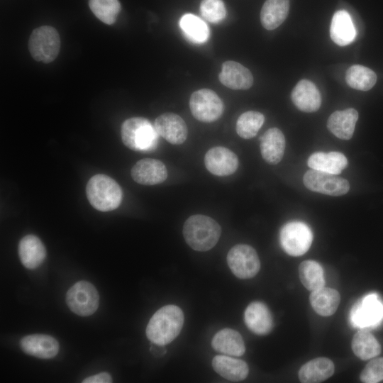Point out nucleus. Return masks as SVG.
<instances>
[{"label":"nucleus","mask_w":383,"mask_h":383,"mask_svg":"<svg viewBox=\"0 0 383 383\" xmlns=\"http://www.w3.org/2000/svg\"><path fill=\"white\" fill-rule=\"evenodd\" d=\"M184 319L183 311L179 306H162L150 319L146 327V335L157 345L169 344L179 334Z\"/></svg>","instance_id":"1"},{"label":"nucleus","mask_w":383,"mask_h":383,"mask_svg":"<svg viewBox=\"0 0 383 383\" xmlns=\"http://www.w3.org/2000/svg\"><path fill=\"white\" fill-rule=\"evenodd\" d=\"M221 234L220 225L212 218L202 214L191 216L183 226L185 241L196 251L204 252L213 248Z\"/></svg>","instance_id":"2"},{"label":"nucleus","mask_w":383,"mask_h":383,"mask_svg":"<svg viewBox=\"0 0 383 383\" xmlns=\"http://www.w3.org/2000/svg\"><path fill=\"white\" fill-rule=\"evenodd\" d=\"M86 193L91 205L100 211H110L117 209L123 196L119 184L113 179L103 174H96L89 179Z\"/></svg>","instance_id":"3"},{"label":"nucleus","mask_w":383,"mask_h":383,"mask_svg":"<svg viewBox=\"0 0 383 383\" xmlns=\"http://www.w3.org/2000/svg\"><path fill=\"white\" fill-rule=\"evenodd\" d=\"M121 135L127 148L141 152L153 150L157 146L159 135L155 126L143 117H132L124 121Z\"/></svg>","instance_id":"4"},{"label":"nucleus","mask_w":383,"mask_h":383,"mask_svg":"<svg viewBox=\"0 0 383 383\" xmlns=\"http://www.w3.org/2000/svg\"><path fill=\"white\" fill-rule=\"evenodd\" d=\"M60 49V38L57 30L50 26H42L33 30L28 40L32 57L44 63L52 62Z\"/></svg>","instance_id":"5"},{"label":"nucleus","mask_w":383,"mask_h":383,"mask_svg":"<svg viewBox=\"0 0 383 383\" xmlns=\"http://www.w3.org/2000/svg\"><path fill=\"white\" fill-rule=\"evenodd\" d=\"M66 303L74 313L81 316H88L97 310L99 295L92 284L87 281H79L67 291Z\"/></svg>","instance_id":"6"},{"label":"nucleus","mask_w":383,"mask_h":383,"mask_svg":"<svg viewBox=\"0 0 383 383\" xmlns=\"http://www.w3.org/2000/svg\"><path fill=\"white\" fill-rule=\"evenodd\" d=\"M189 108L196 119L204 123H211L221 117L224 106L215 91L209 89H201L191 95Z\"/></svg>","instance_id":"7"},{"label":"nucleus","mask_w":383,"mask_h":383,"mask_svg":"<svg viewBox=\"0 0 383 383\" xmlns=\"http://www.w3.org/2000/svg\"><path fill=\"white\" fill-rule=\"evenodd\" d=\"M283 250L291 256H301L311 245L313 235L310 228L303 222L292 221L285 224L280 231Z\"/></svg>","instance_id":"8"},{"label":"nucleus","mask_w":383,"mask_h":383,"mask_svg":"<svg viewBox=\"0 0 383 383\" xmlns=\"http://www.w3.org/2000/svg\"><path fill=\"white\" fill-rule=\"evenodd\" d=\"M226 259L232 272L240 279L252 278L260 269L258 255L255 250L248 245H235L228 251Z\"/></svg>","instance_id":"9"},{"label":"nucleus","mask_w":383,"mask_h":383,"mask_svg":"<svg viewBox=\"0 0 383 383\" xmlns=\"http://www.w3.org/2000/svg\"><path fill=\"white\" fill-rule=\"evenodd\" d=\"M350 318L356 328L374 327L383 320V302L376 294H367L354 305Z\"/></svg>","instance_id":"10"},{"label":"nucleus","mask_w":383,"mask_h":383,"mask_svg":"<svg viewBox=\"0 0 383 383\" xmlns=\"http://www.w3.org/2000/svg\"><path fill=\"white\" fill-rule=\"evenodd\" d=\"M303 181L309 190L330 196H341L350 189V184L345 179L313 169L305 173Z\"/></svg>","instance_id":"11"},{"label":"nucleus","mask_w":383,"mask_h":383,"mask_svg":"<svg viewBox=\"0 0 383 383\" xmlns=\"http://www.w3.org/2000/svg\"><path fill=\"white\" fill-rule=\"evenodd\" d=\"M204 164L211 174L224 177L231 175L237 170L238 159L232 150L217 146L211 148L206 152Z\"/></svg>","instance_id":"12"},{"label":"nucleus","mask_w":383,"mask_h":383,"mask_svg":"<svg viewBox=\"0 0 383 383\" xmlns=\"http://www.w3.org/2000/svg\"><path fill=\"white\" fill-rule=\"evenodd\" d=\"M154 126L158 135L171 144H182L187 138V124L176 113H165L160 115L155 120Z\"/></svg>","instance_id":"13"},{"label":"nucleus","mask_w":383,"mask_h":383,"mask_svg":"<svg viewBox=\"0 0 383 383\" xmlns=\"http://www.w3.org/2000/svg\"><path fill=\"white\" fill-rule=\"evenodd\" d=\"M133 179L143 185H155L165 181L167 170L160 160L144 158L138 161L131 171Z\"/></svg>","instance_id":"14"},{"label":"nucleus","mask_w":383,"mask_h":383,"mask_svg":"<svg viewBox=\"0 0 383 383\" xmlns=\"http://www.w3.org/2000/svg\"><path fill=\"white\" fill-rule=\"evenodd\" d=\"M222 84L235 90H245L253 84V77L250 71L241 64L228 60L222 64L218 76Z\"/></svg>","instance_id":"15"},{"label":"nucleus","mask_w":383,"mask_h":383,"mask_svg":"<svg viewBox=\"0 0 383 383\" xmlns=\"http://www.w3.org/2000/svg\"><path fill=\"white\" fill-rule=\"evenodd\" d=\"M20 345L24 353L41 359L54 357L60 348L55 338L45 334L25 336L21 340Z\"/></svg>","instance_id":"16"},{"label":"nucleus","mask_w":383,"mask_h":383,"mask_svg":"<svg viewBox=\"0 0 383 383\" xmlns=\"http://www.w3.org/2000/svg\"><path fill=\"white\" fill-rule=\"evenodd\" d=\"M291 98L295 106L304 112H314L321 105V94L316 86L309 79H301L293 89Z\"/></svg>","instance_id":"17"},{"label":"nucleus","mask_w":383,"mask_h":383,"mask_svg":"<svg viewBox=\"0 0 383 383\" xmlns=\"http://www.w3.org/2000/svg\"><path fill=\"white\" fill-rule=\"evenodd\" d=\"M247 327L257 335L268 334L273 328V318L268 307L262 302L250 303L244 313Z\"/></svg>","instance_id":"18"},{"label":"nucleus","mask_w":383,"mask_h":383,"mask_svg":"<svg viewBox=\"0 0 383 383\" xmlns=\"http://www.w3.org/2000/svg\"><path fill=\"white\" fill-rule=\"evenodd\" d=\"M18 255L21 263L28 269L38 267L44 261L46 250L42 241L34 235L24 236L18 244Z\"/></svg>","instance_id":"19"},{"label":"nucleus","mask_w":383,"mask_h":383,"mask_svg":"<svg viewBox=\"0 0 383 383\" xmlns=\"http://www.w3.org/2000/svg\"><path fill=\"white\" fill-rule=\"evenodd\" d=\"M285 138L277 128L268 129L260 138V151L262 158L269 164L276 165L283 157Z\"/></svg>","instance_id":"20"},{"label":"nucleus","mask_w":383,"mask_h":383,"mask_svg":"<svg viewBox=\"0 0 383 383\" xmlns=\"http://www.w3.org/2000/svg\"><path fill=\"white\" fill-rule=\"evenodd\" d=\"M357 119L358 113L355 109L336 111L329 116L327 127L337 138L349 140L353 137Z\"/></svg>","instance_id":"21"},{"label":"nucleus","mask_w":383,"mask_h":383,"mask_svg":"<svg viewBox=\"0 0 383 383\" xmlns=\"http://www.w3.org/2000/svg\"><path fill=\"white\" fill-rule=\"evenodd\" d=\"M335 371L332 360L327 357L314 358L301 367L299 379L303 383H318L331 377Z\"/></svg>","instance_id":"22"},{"label":"nucleus","mask_w":383,"mask_h":383,"mask_svg":"<svg viewBox=\"0 0 383 383\" xmlns=\"http://www.w3.org/2000/svg\"><path fill=\"white\" fill-rule=\"evenodd\" d=\"M331 40L338 45L350 44L356 36V30L350 14L345 10L336 11L332 18L330 27Z\"/></svg>","instance_id":"23"},{"label":"nucleus","mask_w":383,"mask_h":383,"mask_svg":"<svg viewBox=\"0 0 383 383\" xmlns=\"http://www.w3.org/2000/svg\"><path fill=\"white\" fill-rule=\"evenodd\" d=\"M212 367L216 372L232 382L245 379L249 372L248 365L244 360L227 355L215 356Z\"/></svg>","instance_id":"24"},{"label":"nucleus","mask_w":383,"mask_h":383,"mask_svg":"<svg viewBox=\"0 0 383 383\" xmlns=\"http://www.w3.org/2000/svg\"><path fill=\"white\" fill-rule=\"evenodd\" d=\"M211 345L221 353L240 357L245 351V346L241 335L231 328H223L213 336Z\"/></svg>","instance_id":"25"},{"label":"nucleus","mask_w":383,"mask_h":383,"mask_svg":"<svg viewBox=\"0 0 383 383\" xmlns=\"http://www.w3.org/2000/svg\"><path fill=\"white\" fill-rule=\"evenodd\" d=\"M307 164L311 169L338 174L347 167L348 160L341 152H318L309 157Z\"/></svg>","instance_id":"26"},{"label":"nucleus","mask_w":383,"mask_h":383,"mask_svg":"<svg viewBox=\"0 0 383 383\" xmlns=\"http://www.w3.org/2000/svg\"><path fill=\"white\" fill-rule=\"evenodd\" d=\"M309 301L311 307L318 314L330 316L336 311L340 296L335 289L323 287L312 291Z\"/></svg>","instance_id":"27"},{"label":"nucleus","mask_w":383,"mask_h":383,"mask_svg":"<svg viewBox=\"0 0 383 383\" xmlns=\"http://www.w3.org/2000/svg\"><path fill=\"white\" fill-rule=\"evenodd\" d=\"M289 0H266L260 11L262 26L272 30L279 27L287 17Z\"/></svg>","instance_id":"28"},{"label":"nucleus","mask_w":383,"mask_h":383,"mask_svg":"<svg viewBox=\"0 0 383 383\" xmlns=\"http://www.w3.org/2000/svg\"><path fill=\"white\" fill-rule=\"evenodd\" d=\"M351 347L354 354L362 360L374 358L381 353L380 344L367 330L359 331L354 335Z\"/></svg>","instance_id":"29"},{"label":"nucleus","mask_w":383,"mask_h":383,"mask_svg":"<svg viewBox=\"0 0 383 383\" xmlns=\"http://www.w3.org/2000/svg\"><path fill=\"white\" fill-rule=\"evenodd\" d=\"M179 27L186 37L194 43H204L209 38V28L206 23L192 13H187L179 20Z\"/></svg>","instance_id":"30"},{"label":"nucleus","mask_w":383,"mask_h":383,"mask_svg":"<svg viewBox=\"0 0 383 383\" xmlns=\"http://www.w3.org/2000/svg\"><path fill=\"white\" fill-rule=\"evenodd\" d=\"M345 81L351 88L360 91H368L374 86L377 82V75L372 70L367 67L354 65L346 71Z\"/></svg>","instance_id":"31"},{"label":"nucleus","mask_w":383,"mask_h":383,"mask_svg":"<svg viewBox=\"0 0 383 383\" xmlns=\"http://www.w3.org/2000/svg\"><path fill=\"white\" fill-rule=\"evenodd\" d=\"M299 274L302 284L308 290L312 292L325 285L323 268L314 260L302 262L299 267Z\"/></svg>","instance_id":"32"},{"label":"nucleus","mask_w":383,"mask_h":383,"mask_svg":"<svg viewBox=\"0 0 383 383\" xmlns=\"http://www.w3.org/2000/svg\"><path fill=\"white\" fill-rule=\"evenodd\" d=\"M265 121L262 113L255 111H248L242 113L236 122V132L244 139L255 137Z\"/></svg>","instance_id":"33"},{"label":"nucleus","mask_w":383,"mask_h":383,"mask_svg":"<svg viewBox=\"0 0 383 383\" xmlns=\"http://www.w3.org/2000/svg\"><path fill=\"white\" fill-rule=\"evenodd\" d=\"M89 6L95 16L107 25L116 22L121 9L118 0H89Z\"/></svg>","instance_id":"34"},{"label":"nucleus","mask_w":383,"mask_h":383,"mask_svg":"<svg viewBox=\"0 0 383 383\" xmlns=\"http://www.w3.org/2000/svg\"><path fill=\"white\" fill-rule=\"evenodd\" d=\"M200 13L207 21L218 23L225 18L226 10L222 0H202Z\"/></svg>","instance_id":"35"},{"label":"nucleus","mask_w":383,"mask_h":383,"mask_svg":"<svg viewBox=\"0 0 383 383\" xmlns=\"http://www.w3.org/2000/svg\"><path fill=\"white\" fill-rule=\"evenodd\" d=\"M360 379L364 383H377L383 380V357L370 361L360 373Z\"/></svg>","instance_id":"36"},{"label":"nucleus","mask_w":383,"mask_h":383,"mask_svg":"<svg viewBox=\"0 0 383 383\" xmlns=\"http://www.w3.org/2000/svg\"><path fill=\"white\" fill-rule=\"evenodd\" d=\"M111 382L112 378L107 372H101L99 374L90 376L82 381L83 383H110Z\"/></svg>","instance_id":"37"}]
</instances>
